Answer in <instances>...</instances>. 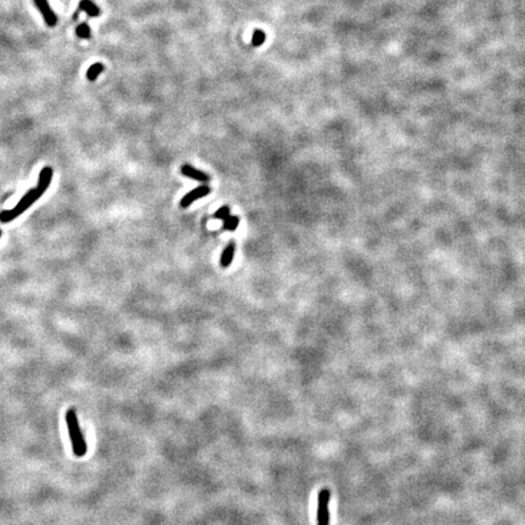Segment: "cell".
<instances>
[{"mask_svg": "<svg viewBox=\"0 0 525 525\" xmlns=\"http://www.w3.org/2000/svg\"><path fill=\"white\" fill-rule=\"evenodd\" d=\"M209 194H211V188H209L208 185L198 186V188L190 191L189 194H186L185 196L182 198V201H180V207H182V208H188L192 202L200 200V198L206 197L207 195Z\"/></svg>", "mask_w": 525, "mask_h": 525, "instance_id": "cell-4", "label": "cell"}, {"mask_svg": "<svg viewBox=\"0 0 525 525\" xmlns=\"http://www.w3.org/2000/svg\"><path fill=\"white\" fill-rule=\"evenodd\" d=\"M265 39H267V34H265L261 29L256 28L252 34V45L258 48V46H260L265 43Z\"/></svg>", "mask_w": 525, "mask_h": 525, "instance_id": "cell-11", "label": "cell"}, {"mask_svg": "<svg viewBox=\"0 0 525 525\" xmlns=\"http://www.w3.org/2000/svg\"><path fill=\"white\" fill-rule=\"evenodd\" d=\"M34 3H36V7L38 8V10L43 15L44 21H45L46 25H48L49 27H55V26L57 25V16L55 15L54 11H52L48 0H34Z\"/></svg>", "mask_w": 525, "mask_h": 525, "instance_id": "cell-5", "label": "cell"}, {"mask_svg": "<svg viewBox=\"0 0 525 525\" xmlns=\"http://www.w3.org/2000/svg\"><path fill=\"white\" fill-rule=\"evenodd\" d=\"M238 224H240V219H238V217H236V215H230V217H227L225 220H224L223 229L226 230V231H235L238 227Z\"/></svg>", "mask_w": 525, "mask_h": 525, "instance_id": "cell-10", "label": "cell"}, {"mask_svg": "<svg viewBox=\"0 0 525 525\" xmlns=\"http://www.w3.org/2000/svg\"><path fill=\"white\" fill-rule=\"evenodd\" d=\"M104 69H105V67L102 63H99V62L94 63V65L90 66V68L86 71V78L90 81H94L98 79L99 75L104 72Z\"/></svg>", "mask_w": 525, "mask_h": 525, "instance_id": "cell-9", "label": "cell"}, {"mask_svg": "<svg viewBox=\"0 0 525 525\" xmlns=\"http://www.w3.org/2000/svg\"><path fill=\"white\" fill-rule=\"evenodd\" d=\"M51 179L52 168L44 167L39 174V182H38L37 188L33 190H29L27 194L22 197V200L17 203V206L15 207V208L10 209V211H4L0 213V221H2V223H9V221L20 217L26 209H28L37 200H39V198L42 197V195L45 192V190L50 185Z\"/></svg>", "mask_w": 525, "mask_h": 525, "instance_id": "cell-1", "label": "cell"}, {"mask_svg": "<svg viewBox=\"0 0 525 525\" xmlns=\"http://www.w3.org/2000/svg\"><path fill=\"white\" fill-rule=\"evenodd\" d=\"M79 11H84V13H86L88 16L90 17H96L101 14L100 8H99L94 2H92V0H80L77 9V14L74 15V19L77 17V15L79 14Z\"/></svg>", "mask_w": 525, "mask_h": 525, "instance_id": "cell-7", "label": "cell"}, {"mask_svg": "<svg viewBox=\"0 0 525 525\" xmlns=\"http://www.w3.org/2000/svg\"><path fill=\"white\" fill-rule=\"evenodd\" d=\"M235 250H236V244L235 241H230L227 243V246L224 248L223 253L220 256V265L223 268L230 267V264L232 262L233 256H235Z\"/></svg>", "mask_w": 525, "mask_h": 525, "instance_id": "cell-8", "label": "cell"}, {"mask_svg": "<svg viewBox=\"0 0 525 525\" xmlns=\"http://www.w3.org/2000/svg\"><path fill=\"white\" fill-rule=\"evenodd\" d=\"M227 217H230V208L227 206L220 207V208H219L218 211L214 213V215H213V218L220 219V220H223V221L225 220Z\"/></svg>", "mask_w": 525, "mask_h": 525, "instance_id": "cell-13", "label": "cell"}, {"mask_svg": "<svg viewBox=\"0 0 525 525\" xmlns=\"http://www.w3.org/2000/svg\"><path fill=\"white\" fill-rule=\"evenodd\" d=\"M331 500V491L328 489H321L317 496L316 521L317 525H329L328 504Z\"/></svg>", "mask_w": 525, "mask_h": 525, "instance_id": "cell-3", "label": "cell"}, {"mask_svg": "<svg viewBox=\"0 0 525 525\" xmlns=\"http://www.w3.org/2000/svg\"><path fill=\"white\" fill-rule=\"evenodd\" d=\"M0 237H2V230H0Z\"/></svg>", "mask_w": 525, "mask_h": 525, "instance_id": "cell-14", "label": "cell"}, {"mask_svg": "<svg viewBox=\"0 0 525 525\" xmlns=\"http://www.w3.org/2000/svg\"><path fill=\"white\" fill-rule=\"evenodd\" d=\"M75 34H77V37L81 38V39H89L90 36H92V29H90L88 23H81V25L75 28Z\"/></svg>", "mask_w": 525, "mask_h": 525, "instance_id": "cell-12", "label": "cell"}, {"mask_svg": "<svg viewBox=\"0 0 525 525\" xmlns=\"http://www.w3.org/2000/svg\"><path fill=\"white\" fill-rule=\"evenodd\" d=\"M182 174L200 183H208L209 180H211V177H209L208 174L198 170V169L194 168L191 164H188V163L182 165Z\"/></svg>", "mask_w": 525, "mask_h": 525, "instance_id": "cell-6", "label": "cell"}, {"mask_svg": "<svg viewBox=\"0 0 525 525\" xmlns=\"http://www.w3.org/2000/svg\"><path fill=\"white\" fill-rule=\"evenodd\" d=\"M66 423L67 427H68L69 438H71L73 454L78 457H83L88 451L86 443L84 440L83 433H81L79 427V422H78L77 415H75V411L73 408H69L66 412Z\"/></svg>", "mask_w": 525, "mask_h": 525, "instance_id": "cell-2", "label": "cell"}]
</instances>
